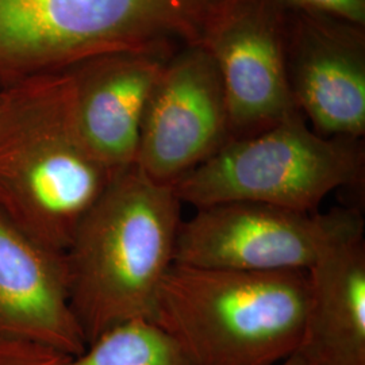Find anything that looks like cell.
Masks as SVG:
<instances>
[{
    "instance_id": "obj_10",
    "label": "cell",
    "mask_w": 365,
    "mask_h": 365,
    "mask_svg": "<svg viewBox=\"0 0 365 365\" xmlns=\"http://www.w3.org/2000/svg\"><path fill=\"white\" fill-rule=\"evenodd\" d=\"M0 334L33 341L66 356L87 342L73 314L66 256L0 209Z\"/></svg>"
},
{
    "instance_id": "obj_2",
    "label": "cell",
    "mask_w": 365,
    "mask_h": 365,
    "mask_svg": "<svg viewBox=\"0 0 365 365\" xmlns=\"http://www.w3.org/2000/svg\"><path fill=\"white\" fill-rule=\"evenodd\" d=\"M114 176L78 128L71 71L0 88V209L27 232L64 253Z\"/></svg>"
},
{
    "instance_id": "obj_12",
    "label": "cell",
    "mask_w": 365,
    "mask_h": 365,
    "mask_svg": "<svg viewBox=\"0 0 365 365\" xmlns=\"http://www.w3.org/2000/svg\"><path fill=\"white\" fill-rule=\"evenodd\" d=\"M173 54L111 53L71 69L78 128L114 175L135 164L148 99Z\"/></svg>"
},
{
    "instance_id": "obj_16",
    "label": "cell",
    "mask_w": 365,
    "mask_h": 365,
    "mask_svg": "<svg viewBox=\"0 0 365 365\" xmlns=\"http://www.w3.org/2000/svg\"><path fill=\"white\" fill-rule=\"evenodd\" d=\"M280 365H309V363L303 359V356L297 352L292 354L291 357H288L286 361H283Z\"/></svg>"
},
{
    "instance_id": "obj_5",
    "label": "cell",
    "mask_w": 365,
    "mask_h": 365,
    "mask_svg": "<svg viewBox=\"0 0 365 365\" xmlns=\"http://www.w3.org/2000/svg\"><path fill=\"white\" fill-rule=\"evenodd\" d=\"M363 173L364 153L354 140L315 133L297 110L265 130L230 138L173 188L196 209L253 202L313 214L333 191L359 184Z\"/></svg>"
},
{
    "instance_id": "obj_14",
    "label": "cell",
    "mask_w": 365,
    "mask_h": 365,
    "mask_svg": "<svg viewBox=\"0 0 365 365\" xmlns=\"http://www.w3.org/2000/svg\"><path fill=\"white\" fill-rule=\"evenodd\" d=\"M71 359L37 342L0 334V365H71Z\"/></svg>"
},
{
    "instance_id": "obj_4",
    "label": "cell",
    "mask_w": 365,
    "mask_h": 365,
    "mask_svg": "<svg viewBox=\"0 0 365 365\" xmlns=\"http://www.w3.org/2000/svg\"><path fill=\"white\" fill-rule=\"evenodd\" d=\"M220 0H0V88L119 52L200 42Z\"/></svg>"
},
{
    "instance_id": "obj_6",
    "label": "cell",
    "mask_w": 365,
    "mask_h": 365,
    "mask_svg": "<svg viewBox=\"0 0 365 365\" xmlns=\"http://www.w3.org/2000/svg\"><path fill=\"white\" fill-rule=\"evenodd\" d=\"M196 210L180 223L173 262L244 272H306L351 211L309 214L253 202Z\"/></svg>"
},
{
    "instance_id": "obj_8",
    "label": "cell",
    "mask_w": 365,
    "mask_h": 365,
    "mask_svg": "<svg viewBox=\"0 0 365 365\" xmlns=\"http://www.w3.org/2000/svg\"><path fill=\"white\" fill-rule=\"evenodd\" d=\"M230 140L221 76L199 43L179 49L164 66L145 108L135 165L173 185Z\"/></svg>"
},
{
    "instance_id": "obj_1",
    "label": "cell",
    "mask_w": 365,
    "mask_h": 365,
    "mask_svg": "<svg viewBox=\"0 0 365 365\" xmlns=\"http://www.w3.org/2000/svg\"><path fill=\"white\" fill-rule=\"evenodd\" d=\"M173 185L135 164L119 172L64 252L69 299L87 345L113 327L153 321L182 223Z\"/></svg>"
},
{
    "instance_id": "obj_7",
    "label": "cell",
    "mask_w": 365,
    "mask_h": 365,
    "mask_svg": "<svg viewBox=\"0 0 365 365\" xmlns=\"http://www.w3.org/2000/svg\"><path fill=\"white\" fill-rule=\"evenodd\" d=\"M287 11L274 0H220L202 45L221 76L230 138L265 130L298 110L287 73Z\"/></svg>"
},
{
    "instance_id": "obj_11",
    "label": "cell",
    "mask_w": 365,
    "mask_h": 365,
    "mask_svg": "<svg viewBox=\"0 0 365 365\" xmlns=\"http://www.w3.org/2000/svg\"><path fill=\"white\" fill-rule=\"evenodd\" d=\"M307 274V309L298 353L309 365H365V240L351 210Z\"/></svg>"
},
{
    "instance_id": "obj_3",
    "label": "cell",
    "mask_w": 365,
    "mask_h": 365,
    "mask_svg": "<svg viewBox=\"0 0 365 365\" xmlns=\"http://www.w3.org/2000/svg\"><path fill=\"white\" fill-rule=\"evenodd\" d=\"M307 274L244 272L173 262L153 322L194 365H280L298 352Z\"/></svg>"
},
{
    "instance_id": "obj_15",
    "label": "cell",
    "mask_w": 365,
    "mask_h": 365,
    "mask_svg": "<svg viewBox=\"0 0 365 365\" xmlns=\"http://www.w3.org/2000/svg\"><path fill=\"white\" fill-rule=\"evenodd\" d=\"M286 11L319 14L339 21L365 25V0H274Z\"/></svg>"
},
{
    "instance_id": "obj_13",
    "label": "cell",
    "mask_w": 365,
    "mask_h": 365,
    "mask_svg": "<svg viewBox=\"0 0 365 365\" xmlns=\"http://www.w3.org/2000/svg\"><path fill=\"white\" fill-rule=\"evenodd\" d=\"M71 365H194L179 344L149 319L113 327L71 359Z\"/></svg>"
},
{
    "instance_id": "obj_9",
    "label": "cell",
    "mask_w": 365,
    "mask_h": 365,
    "mask_svg": "<svg viewBox=\"0 0 365 365\" xmlns=\"http://www.w3.org/2000/svg\"><path fill=\"white\" fill-rule=\"evenodd\" d=\"M287 73L300 114L315 133L359 140L365 133L363 26L327 15L287 18Z\"/></svg>"
}]
</instances>
